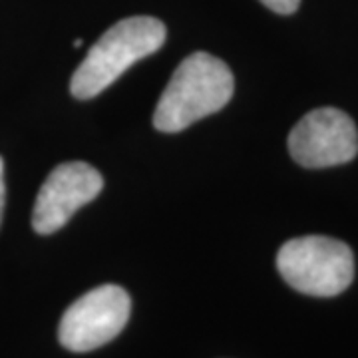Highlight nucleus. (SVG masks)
<instances>
[{"label": "nucleus", "instance_id": "f257e3e1", "mask_svg": "<svg viewBox=\"0 0 358 358\" xmlns=\"http://www.w3.org/2000/svg\"><path fill=\"white\" fill-rule=\"evenodd\" d=\"M235 90L229 66L207 52H195L176 68L154 112L159 131L176 134L227 106Z\"/></svg>", "mask_w": 358, "mask_h": 358}, {"label": "nucleus", "instance_id": "f03ea898", "mask_svg": "<svg viewBox=\"0 0 358 358\" xmlns=\"http://www.w3.org/2000/svg\"><path fill=\"white\" fill-rule=\"evenodd\" d=\"M166 26L154 16H129L106 30L78 66L70 90L78 100H90L114 84L129 66L159 50Z\"/></svg>", "mask_w": 358, "mask_h": 358}, {"label": "nucleus", "instance_id": "7ed1b4c3", "mask_svg": "<svg viewBox=\"0 0 358 358\" xmlns=\"http://www.w3.org/2000/svg\"><path fill=\"white\" fill-rule=\"evenodd\" d=\"M277 268L299 293L336 296L355 279V255L338 239L307 235L282 245L277 253Z\"/></svg>", "mask_w": 358, "mask_h": 358}, {"label": "nucleus", "instance_id": "20e7f679", "mask_svg": "<svg viewBox=\"0 0 358 358\" xmlns=\"http://www.w3.org/2000/svg\"><path fill=\"white\" fill-rule=\"evenodd\" d=\"M129 310L131 301L122 287H96L66 308L58 327V338L72 352L96 350L124 331Z\"/></svg>", "mask_w": 358, "mask_h": 358}, {"label": "nucleus", "instance_id": "39448f33", "mask_svg": "<svg viewBox=\"0 0 358 358\" xmlns=\"http://www.w3.org/2000/svg\"><path fill=\"white\" fill-rule=\"evenodd\" d=\"M289 154L310 169L348 164L358 154L357 126L343 110H313L291 129Z\"/></svg>", "mask_w": 358, "mask_h": 358}, {"label": "nucleus", "instance_id": "423d86ee", "mask_svg": "<svg viewBox=\"0 0 358 358\" xmlns=\"http://www.w3.org/2000/svg\"><path fill=\"white\" fill-rule=\"evenodd\" d=\"M103 187L102 173L84 162L60 164L42 183L32 211V227L40 235L62 229L80 207L96 199Z\"/></svg>", "mask_w": 358, "mask_h": 358}, {"label": "nucleus", "instance_id": "0eeeda50", "mask_svg": "<svg viewBox=\"0 0 358 358\" xmlns=\"http://www.w3.org/2000/svg\"><path fill=\"white\" fill-rule=\"evenodd\" d=\"M259 2H263L268 10H273V13L277 14L296 13V8L301 4V0H259Z\"/></svg>", "mask_w": 358, "mask_h": 358}, {"label": "nucleus", "instance_id": "6e6552de", "mask_svg": "<svg viewBox=\"0 0 358 358\" xmlns=\"http://www.w3.org/2000/svg\"><path fill=\"white\" fill-rule=\"evenodd\" d=\"M4 201H6V185H4V162L0 157V225L4 215Z\"/></svg>", "mask_w": 358, "mask_h": 358}]
</instances>
